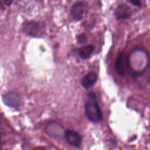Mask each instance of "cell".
Returning <instances> with one entry per match:
<instances>
[{
  "label": "cell",
  "mask_w": 150,
  "mask_h": 150,
  "mask_svg": "<svg viewBox=\"0 0 150 150\" xmlns=\"http://www.w3.org/2000/svg\"><path fill=\"white\" fill-rule=\"evenodd\" d=\"M85 114L91 122H98L103 120V114L97 101L95 94H88V100L85 104Z\"/></svg>",
  "instance_id": "1"
},
{
  "label": "cell",
  "mask_w": 150,
  "mask_h": 150,
  "mask_svg": "<svg viewBox=\"0 0 150 150\" xmlns=\"http://www.w3.org/2000/svg\"><path fill=\"white\" fill-rule=\"evenodd\" d=\"M23 32L31 37L41 38L46 32V26L44 23L39 21H29L23 24Z\"/></svg>",
  "instance_id": "2"
},
{
  "label": "cell",
  "mask_w": 150,
  "mask_h": 150,
  "mask_svg": "<svg viewBox=\"0 0 150 150\" xmlns=\"http://www.w3.org/2000/svg\"><path fill=\"white\" fill-rule=\"evenodd\" d=\"M115 69L118 74L121 76H124L128 74L130 68L129 59L126 54L121 53L118 54L116 59Z\"/></svg>",
  "instance_id": "3"
},
{
  "label": "cell",
  "mask_w": 150,
  "mask_h": 150,
  "mask_svg": "<svg viewBox=\"0 0 150 150\" xmlns=\"http://www.w3.org/2000/svg\"><path fill=\"white\" fill-rule=\"evenodd\" d=\"M87 4L83 1H79L75 2L70 8V15L72 18L76 21H81L86 13L87 11Z\"/></svg>",
  "instance_id": "4"
},
{
  "label": "cell",
  "mask_w": 150,
  "mask_h": 150,
  "mask_svg": "<svg viewBox=\"0 0 150 150\" xmlns=\"http://www.w3.org/2000/svg\"><path fill=\"white\" fill-rule=\"evenodd\" d=\"M63 127L56 122H50L46 127L45 131L47 135L54 138H61L64 134Z\"/></svg>",
  "instance_id": "5"
},
{
  "label": "cell",
  "mask_w": 150,
  "mask_h": 150,
  "mask_svg": "<svg viewBox=\"0 0 150 150\" xmlns=\"http://www.w3.org/2000/svg\"><path fill=\"white\" fill-rule=\"evenodd\" d=\"M64 136L70 145L77 148L80 147L82 138L78 132L73 130L67 129L64 131Z\"/></svg>",
  "instance_id": "6"
},
{
  "label": "cell",
  "mask_w": 150,
  "mask_h": 150,
  "mask_svg": "<svg viewBox=\"0 0 150 150\" xmlns=\"http://www.w3.org/2000/svg\"><path fill=\"white\" fill-rule=\"evenodd\" d=\"M3 101L8 107L12 108L18 107L21 103V98L19 96L13 92H9L5 94L3 97Z\"/></svg>",
  "instance_id": "7"
},
{
  "label": "cell",
  "mask_w": 150,
  "mask_h": 150,
  "mask_svg": "<svg viewBox=\"0 0 150 150\" xmlns=\"http://www.w3.org/2000/svg\"><path fill=\"white\" fill-rule=\"evenodd\" d=\"M114 14L116 18L118 19H126L131 17V10L127 5L122 4L118 6Z\"/></svg>",
  "instance_id": "8"
},
{
  "label": "cell",
  "mask_w": 150,
  "mask_h": 150,
  "mask_svg": "<svg viewBox=\"0 0 150 150\" xmlns=\"http://www.w3.org/2000/svg\"><path fill=\"white\" fill-rule=\"evenodd\" d=\"M97 74L95 72H90L85 75L81 81L83 87L86 89L91 88L96 82L97 80Z\"/></svg>",
  "instance_id": "9"
},
{
  "label": "cell",
  "mask_w": 150,
  "mask_h": 150,
  "mask_svg": "<svg viewBox=\"0 0 150 150\" xmlns=\"http://www.w3.org/2000/svg\"><path fill=\"white\" fill-rule=\"evenodd\" d=\"M94 50V46L93 45H86L78 49V54L82 59H88Z\"/></svg>",
  "instance_id": "10"
},
{
  "label": "cell",
  "mask_w": 150,
  "mask_h": 150,
  "mask_svg": "<svg viewBox=\"0 0 150 150\" xmlns=\"http://www.w3.org/2000/svg\"><path fill=\"white\" fill-rule=\"evenodd\" d=\"M77 41L79 43H83L86 42V41L87 40V38L84 34H81L77 36Z\"/></svg>",
  "instance_id": "11"
},
{
  "label": "cell",
  "mask_w": 150,
  "mask_h": 150,
  "mask_svg": "<svg viewBox=\"0 0 150 150\" xmlns=\"http://www.w3.org/2000/svg\"><path fill=\"white\" fill-rule=\"evenodd\" d=\"M128 1L135 6H137L138 7H140L141 6V3L140 0H128Z\"/></svg>",
  "instance_id": "12"
},
{
  "label": "cell",
  "mask_w": 150,
  "mask_h": 150,
  "mask_svg": "<svg viewBox=\"0 0 150 150\" xmlns=\"http://www.w3.org/2000/svg\"><path fill=\"white\" fill-rule=\"evenodd\" d=\"M12 1L13 0H3L4 3L7 6H9L12 4Z\"/></svg>",
  "instance_id": "13"
},
{
  "label": "cell",
  "mask_w": 150,
  "mask_h": 150,
  "mask_svg": "<svg viewBox=\"0 0 150 150\" xmlns=\"http://www.w3.org/2000/svg\"><path fill=\"white\" fill-rule=\"evenodd\" d=\"M41 150H46V149H41Z\"/></svg>",
  "instance_id": "14"
}]
</instances>
